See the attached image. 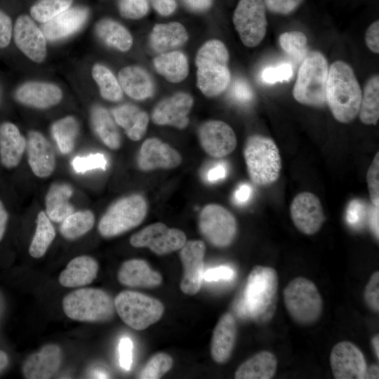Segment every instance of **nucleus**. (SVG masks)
<instances>
[{"mask_svg": "<svg viewBox=\"0 0 379 379\" xmlns=\"http://www.w3.org/2000/svg\"><path fill=\"white\" fill-rule=\"evenodd\" d=\"M361 95L352 67L343 60L333 62L328 68L326 98L334 118L343 124L352 121L358 115Z\"/></svg>", "mask_w": 379, "mask_h": 379, "instance_id": "1", "label": "nucleus"}, {"mask_svg": "<svg viewBox=\"0 0 379 379\" xmlns=\"http://www.w3.org/2000/svg\"><path fill=\"white\" fill-rule=\"evenodd\" d=\"M278 290V276L270 267L256 265L250 272L238 305L241 315L265 323L274 316Z\"/></svg>", "mask_w": 379, "mask_h": 379, "instance_id": "2", "label": "nucleus"}, {"mask_svg": "<svg viewBox=\"0 0 379 379\" xmlns=\"http://www.w3.org/2000/svg\"><path fill=\"white\" fill-rule=\"evenodd\" d=\"M229 60V51L218 39L208 40L199 48L195 58L197 86L205 96H218L227 88L231 80Z\"/></svg>", "mask_w": 379, "mask_h": 379, "instance_id": "3", "label": "nucleus"}, {"mask_svg": "<svg viewBox=\"0 0 379 379\" xmlns=\"http://www.w3.org/2000/svg\"><path fill=\"white\" fill-rule=\"evenodd\" d=\"M243 153L248 175L254 184L268 186L279 179L281 159L272 138L258 134L249 136Z\"/></svg>", "mask_w": 379, "mask_h": 379, "instance_id": "4", "label": "nucleus"}, {"mask_svg": "<svg viewBox=\"0 0 379 379\" xmlns=\"http://www.w3.org/2000/svg\"><path fill=\"white\" fill-rule=\"evenodd\" d=\"M328 64L322 53L308 52L299 67L293 96L299 103L320 107L326 104Z\"/></svg>", "mask_w": 379, "mask_h": 379, "instance_id": "5", "label": "nucleus"}, {"mask_svg": "<svg viewBox=\"0 0 379 379\" xmlns=\"http://www.w3.org/2000/svg\"><path fill=\"white\" fill-rule=\"evenodd\" d=\"M62 309L65 315L81 322H104L114 314L112 298L105 291L94 288H81L63 298Z\"/></svg>", "mask_w": 379, "mask_h": 379, "instance_id": "6", "label": "nucleus"}, {"mask_svg": "<svg viewBox=\"0 0 379 379\" xmlns=\"http://www.w3.org/2000/svg\"><path fill=\"white\" fill-rule=\"evenodd\" d=\"M283 296L287 312L298 324L310 325L321 317L322 298L311 280L302 277L292 279L284 289Z\"/></svg>", "mask_w": 379, "mask_h": 379, "instance_id": "7", "label": "nucleus"}, {"mask_svg": "<svg viewBox=\"0 0 379 379\" xmlns=\"http://www.w3.org/2000/svg\"><path fill=\"white\" fill-rule=\"evenodd\" d=\"M147 212L145 199L140 194H131L114 202L100 218L98 229L100 234L111 238L138 226Z\"/></svg>", "mask_w": 379, "mask_h": 379, "instance_id": "8", "label": "nucleus"}, {"mask_svg": "<svg viewBox=\"0 0 379 379\" xmlns=\"http://www.w3.org/2000/svg\"><path fill=\"white\" fill-rule=\"evenodd\" d=\"M114 301L121 319L137 331L157 322L164 312V307L159 300L136 291H121Z\"/></svg>", "mask_w": 379, "mask_h": 379, "instance_id": "9", "label": "nucleus"}, {"mask_svg": "<svg viewBox=\"0 0 379 379\" xmlns=\"http://www.w3.org/2000/svg\"><path fill=\"white\" fill-rule=\"evenodd\" d=\"M199 228L203 237L218 248L230 246L237 232L234 216L217 204H207L203 208L199 215Z\"/></svg>", "mask_w": 379, "mask_h": 379, "instance_id": "10", "label": "nucleus"}, {"mask_svg": "<svg viewBox=\"0 0 379 379\" xmlns=\"http://www.w3.org/2000/svg\"><path fill=\"white\" fill-rule=\"evenodd\" d=\"M232 20L244 46L255 47L263 40L267 20L262 0H240L234 10Z\"/></svg>", "mask_w": 379, "mask_h": 379, "instance_id": "11", "label": "nucleus"}, {"mask_svg": "<svg viewBox=\"0 0 379 379\" xmlns=\"http://www.w3.org/2000/svg\"><path fill=\"white\" fill-rule=\"evenodd\" d=\"M186 241V235L182 230L170 228L163 222L149 225L130 238L133 247H146L159 255L180 250Z\"/></svg>", "mask_w": 379, "mask_h": 379, "instance_id": "12", "label": "nucleus"}, {"mask_svg": "<svg viewBox=\"0 0 379 379\" xmlns=\"http://www.w3.org/2000/svg\"><path fill=\"white\" fill-rule=\"evenodd\" d=\"M330 364L335 379L365 378L367 365L364 354L350 341H341L333 346Z\"/></svg>", "mask_w": 379, "mask_h": 379, "instance_id": "13", "label": "nucleus"}, {"mask_svg": "<svg viewBox=\"0 0 379 379\" xmlns=\"http://www.w3.org/2000/svg\"><path fill=\"white\" fill-rule=\"evenodd\" d=\"M291 217L296 228L302 233H317L325 221L319 199L313 193L303 192L297 194L290 206Z\"/></svg>", "mask_w": 379, "mask_h": 379, "instance_id": "14", "label": "nucleus"}, {"mask_svg": "<svg viewBox=\"0 0 379 379\" xmlns=\"http://www.w3.org/2000/svg\"><path fill=\"white\" fill-rule=\"evenodd\" d=\"M198 137L203 149L213 157H223L231 154L237 140L232 127L220 120H209L201 124Z\"/></svg>", "mask_w": 379, "mask_h": 379, "instance_id": "15", "label": "nucleus"}, {"mask_svg": "<svg viewBox=\"0 0 379 379\" xmlns=\"http://www.w3.org/2000/svg\"><path fill=\"white\" fill-rule=\"evenodd\" d=\"M180 250L183 266L180 289L184 293L192 295L199 291L202 284L206 246L201 240H191L186 241Z\"/></svg>", "mask_w": 379, "mask_h": 379, "instance_id": "16", "label": "nucleus"}, {"mask_svg": "<svg viewBox=\"0 0 379 379\" xmlns=\"http://www.w3.org/2000/svg\"><path fill=\"white\" fill-rule=\"evenodd\" d=\"M194 104L193 97L185 92H178L161 100L154 108L152 120L157 125L185 128L189 124L188 114Z\"/></svg>", "mask_w": 379, "mask_h": 379, "instance_id": "17", "label": "nucleus"}, {"mask_svg": "<svg viewBox=\"0 0 379 379\" xmlns=\"http://www.w3.org/2000/svg\"><path fill=\"white\" fill-rule=\"evenodd\" d=\"M14 40L29 59L41 62L46 56V39L41 29L27 15H20L14 26Z\"/></svg>", "mask_w": 379, "mask_h": 379, "instance_id": "18", "label": "nucleus"}, {"mask_svg": "<svg viewBox=\"0 0 379 379\" xmlns=\"http://www.w3.org/2000/svg\"><path fill=\"white\" fill-rule=\"evenodd\" d=\"M138 165L140 170L149 171L155 169H172L182 162L180 154L159 138L145 140L141 145Z\"/></svg>", "mask_w": 379, "mask_h": 379, "instance_id": "19", "label": "nucleus"}, {"mask_svg": "<svg viewBox=\"0 0 379 379\" xmlns=\"http://www.w3.org/2000/svg\"><path fill=\"white\" fill-rule=\"evenodd\" d=\"M62 359L60 347L47 344L37 352L30 354L24 361L22 373L27 379H48L59 370Z\"/></svg>", "mask_w": 379, "mask_h": 379, "instance_id": "20", "label": "nucleus"}, {"mask_svg": "<svg viewBox=\"0 0 379 379\" xmlns=\"http://www.w3.org/2000/svg\"><path fill=\"white\" fill-rule=\"evenodd\" d=\"M26 147L28 163L34 174L39 178L51 175L55 167V156L45 136L36 131H29Z\"/></svg>", "mask_w": 379, "mask_h": 379, "instance_id": "21", "label": "nucleus"}, {"mask_svg": "<svg viewBox=\"0 0 379 379\" xmlns=\"http://www.w3.org/2000/svg\"><path fill=\"white\" fill-rule=\"evenodd\" d=\"M15 98L26 106L46 109L58 104L62 98V92L51 83L29 81L16 89Z\"/></svg>", "mask_w": 379, "mask_h": 379, "instance_id": "22", "label": "nucleus"}, {"mask_svg": "<svg viewBox=\"0 0 379 379\" xmlns=\"http://www.w3.org/2000/svg\"><path fill=\"white\" fill-rule=\"evenodd\" d=\"M89 11L86 7L69 8L51 20L43 23L41 30L48 41L65 39L77 32L86 22Z\"/></svg>", "mask_w": 379, "mask_h": 379, "instance_id": "23", "label": "nucleus"}, {"mask_svg": "<svg viewBox=\"0 0 379 379\" xmlns=\"http://www.w3.org/2000/svg\"><path fill=\"white\" fill-rule=\"evenodd\" d=\"M237 333V322L229 312L221 316L212 335L211 354L218 364H224L230 358Z\"/></svg>", "mask_w": 379, "mask_h": 379, "instance_id": "24", "label": "nucleus"}, {"mask_svg": "<svg viewBox=\"0 0 379 379\" xmlns=\"http://www.w3.org/2000/svg\"><path fill=\"white\" fill-rule=\"evenodd\" d=\"M119 281L128 287L152 288L162 282L161 275L152 270L142 259H131L124 262L119 269Z\"/></svg>", "mask_w": 379, "mask_h": 379, "instance_id": "25", "label": "nucleus"}, {"mask_svg": "<svg viewBox=\"0 0 379 379\" xmlns=\"http://www.w3.org/2000/svg\"><path fill=\"white\" fill-rule=\"evenodd\" d=\"M118 81L123 91L134 100H144L154 94V84L151 75L139 66L122 68L119 72Z\"/></svg>", "mask_w": 379, "mask_h": 379, "instance_id": "26", "label": "nucleus"}, {"mask_svg": "<svg viewBox=\"0 0 379 379\" xmlns=\"http://www.w3.org/2000/svg\"><path fill=\"white\" fill-rule=\"evenodd\" d=\"M98 263L92 257L81 255L73 258L59 275L64 287L77 288L90 284L97 277Z\"/></svg>", "mask_w": 379, "mask_h": 379, "instance_id": "27", "label": "nucleus"}, {"mask_svg": "<svg viewBox=\"0 0 379 379\" xmlns=\"http://www.w3.org/2000/svg\"><path fill=\"white\" fill-rule=\"evenodd\" d=\"M189 35L185 27L180 22L156 24L149 35L152 48L159 53L171 51L184 45Z\"/></svg>", "mask_w": 379, "mask_h": 379, "instance_id": "28", "label": "nucleus"}, {"mask_svg": "<svg viewBox=\"0 0 379 379\" xmlns=\"http://www.w3.org/2000/svg\"><path fill=\"white\" fill-rule=\"evenodd\" d=\"M26 145V140L15 124L4 122L0 125V159L5 167L19 164Z\"/></svg>", "mask_w": 379, "mask_h": 379, "instance_id": "29", "label": "nucleus"}, {"mask_svg": "<svg viewBox=\"0 0 379 379\" xmlns=\"http://www.w3.org/2000/svg\"><path fill=\"white\" fill-rule=\"evenodd\" d=\"M112 114L116 124L131 140H140L145 135L149 120L146 112L135 105L124 104L114 107Z\"/></svg>", "mask_w": 379, "mask_h": 379, "instance_id": "30", "label": "nucleus"}, {"mask_svg": "<svg viewBox=\"0 0 379 379\" xmlns=\"http://www.w3.org/2000/svg\"><path fill=\"white\" fill-rule=\"evenodd\" d=\"M73 194L72 187L67 183H53L46 195V213L55 222H62L74 213V206L69 202Z\"/></svg>", "mask_w": 379, "mask_h": 379, "instance_id": "31", "label": "nucleus"}, {"mask_svg": "<svg viewBox=\"0 0 379 379\" xmlns=\"http://www.w3.org/2000/svg\"><path fill=\"white\" fill-rule=\"evenodd\" d=\"M277 367L276 357L269 351H261L243 362L237 369V379H270Z\"/></svg>", "mask_w": 379, "mask_h": 379, "instance_id": "32", "label": "nucleus"}, {"mask_svg": "<svg viewBox=\"0 0 379 379\" xmlns=\"http://www.w3.org/2000/svg\"><path fill=\"white\" fill-rule=\"evenodd\" d=\"M155 70L171 83H180L189 73V62L185 53L171 51L159 54L153 60Z\"/></svg>", "mask_w": 379, "mask_h": 379, "instance_id": "33", "label": "nucleus"}, {"mask_svg": "<svg viewBox=\"0 0 379 379\" xmlns=\"http://www.w3.org/2000/svg\"><path fill=\"white\" fill-rule=\"evenodd\" d=\"M93 128L101 141L112 149L121 147V140L114 118L102 106H95L91 112Z\"/></svg>", "mask_w": 379, "mask_h": 379, "instance_id": "34", "label": "nucleus"}, {"mask_svg": "<svg viewBox=\"0 0 379 379\" xmlns=\"http://www.w3.org/2000/svg\"><path fill=\"white\" fill-rule=\"evenodd\" d=\"M98 36L107 46L126 52L133 46L130 32L119 22L109 18L102 19L95 25Z\"/></svg>", "mask_w": 379, "mask_h": 379, "instance_id": "35", "label": "nucleus"}, {"mask_svg": "<svg viewBox=\"0 0 379 379\" xmlns=\"http://www.w3.org/2000/svg\"><path fill=\"white\" fill-rule=\"evenodd\" d=\"M358 114L362 123L375 125L379 119V77L375 74L366 81L362 91Z\"/></svg>", "mask_w": 379, "mask_h": 379, "instance_id": "36", "label": "nucleus"}, {"mask_svg": "<svg viewBox=\"0 0 379 379\" xmlns=\"http://www.w3.org/2000/svg\"><path fill=\"white\" fill-rule=\"evenodd\" d=\"M55 237V230L46 212L38 213L35 233L32 239L29 253L34 258L43 257Z\"/></svg>", "mask_w": 379, "mask_h": 379, "instance_id": "37", "label": "nucleus"}, {"mask_svg": "<svg viewBox=\"0 0 379 379\" xmlns=\"http://www.w3.org/2000/svg\"><path fill=\"white\" fill-rule=\"evenodd\" d=\"M79 130V123L72 116L63 117L53 124L51 133L62 154L72 151Z\"/></svg>", "mask_w": 379, "mask_h": 379, "instance_id": "38", "label": "nucleus"}, {"mask_svg": "<svg viewBox=\"0 0 379 379\" xmlns=\"http://www.w3.org/2000/svg\"><path fill=\"white\" fill-rule=\"evenodd\" d=\"M94 223L95 216L91 211H79L72 213L62 222L60 232L65 239L74 240L88 232Z\"/></svg>", "mask_w": 379, "mask_h": 379, "instance_id": "39", "label": "nucleus"}, {"mask_svg": "<svg viewBox=\"0 0 379 379\" xmlns=\"http://www.w3.org/2000/svg\"><path fill=\"white\" fill-rule=\"evenodd\" d=\"M92 77L99 86L101 96L108 101L118 102L123 98V90L118 79L106 66L95 64Z\"/></svg>", "mask_w": 379, "mask_h": 379, "instance_id": "40", "label": "nucleus"}, {"mask_svg": "<svg viewBox=\"0 0 379 379\" xmlns=\"http://www.w3.org/2000/svg\"><path fill=\"white\" fill-rule=\"evenodd\" d=\"M73 0H39L30 8L31 16L45 23L71 7Z\"/></svg>", "mask_w": 379, "mask_h": 379, "instance_id": "41", "label": "nucleus"}, {"mask_svg": "<svg viewBox=\"0 0 379 379\" xmlns=\"http://www.w3.org/2000/svg\"><path fill=\"white\" fill-rule=\"evenodd\" d=\"M282 50L297 61L302 60L307 54V38L300 31L282 33L279 38Z\"/></svg>", "mask_w": 379, "mask_h": 379, "instance_id": "42", "label": "nucleus"}, {"mask_svg": "<svg viewBox=\"0 0 379 379\" xmlns=\"http://www.w3.org/2000/svg\"><path fill=\"white\" fill-rule=\"evenodd\" d=\"M173 359L165 352L153 355L142 369L139 378L158 379L166 374L173 366Z\"/></svg>", "mask_w": 379, "mask_h": 379, "instance_id": "43", "label": "nucleus"}, {"mask_svg": "<svg viewBox=\"0 0 379 379\" xmlns=\"http://www.w3.org/2000/svg\"><path fill=\"white\" fill-rule=\"evenodd\" d=\"M107 161L102 154L96 153L86 157H77L72 161V165L77 173H84L92 169L100 168L106 170Z\"/></svg>", "mask_w": 379, "mask_h": 379, "instance_id": "44", "label": "nucleus"}, {"mask_svg": "<svg viewBox=\"0 0 379 379\" xmlns=\"http://www.w3.org/2000/svg\"><path fill=\"white\" fill-rule=\"evenodd\" d=\"M148 0H119L120 14L126 18L139 19L147 15L149 11Z\"/></svg>", "mask_w": 379, "mask_h": 379, "instance_id": "45", "label": "nucleus"}, {"mask_svg": "<svg viewBox=\"0 0 379 379\" xmlns=\"http://www.w3.org/2000/svg\"><path fill=\"white\" fill-rule=\"evenodd\" d=\"M370 199L375 206H379V152L375 155L366 173Z\"/></svg>", "mask_w": 379, "mask_h": 379, "instance_id": "46", "label": "nucleus"}, {"mask_svg": "<svg viewBox=\"0 0 379 379\" xmlns=\"http://www.w3.org/2000/svg\"><path fill=\"white\" fill-rule=\"evenodd\" d=\"M292 75V65L289 63H281L276 67H269L263 69L261 78L263 82L273 84L288 81Z\"/></svg>", "mask_w": 379, "mask_h": 379, "instance_id": "47", "label": "nucleus"}, {"mask_svg": "<svg viewBox=\"0 0 379 379\" xmlns=\"http://www.w3.org/2000/svg\"><path fill=\"white\" fill-rule=\"evenodd\" d=\"M364 300L373 312L379 311V272H375L369 279L364 290Z\"/></svg>", "mask_w": 379, "mask_h": 379, "instance_id": "48", "label": "nucleus"}, {"mask_svg": "<svg viewBox=\"0 0 379 379\" xmlns=\"http://www.w3.org/2000/svg\"><path fill=\"white\" fill-rule=\"evenodd\" d=\"M265 6L272 13L287 15L294 11L303 0H262Z\"/></svg>", "mask_w": 379, "mask_h": 379, "instance_id": "49", "label": "nucleus"}, {"mask_svg": "<svg viewBox=\"0 0 379 379\" xmlns=\"http://www.w3.org/2000/svg\"><path fill=\"white\" fill-rule=\"evenodd\" d=\"M133 344L131 338L124 337L119 344V363L125 371H129L133 363Z\"/></svg>", "mask_w": 379, "mask_h": 379, "instance_id": "50", "label": "nucleus"}, {"mask_svg": "<svg viewBox=\"0 0 379 379\" xmlns=\"http://www.w3.org/2000/svg\"><path fill=\"white\" fill-rule=\"evenodd\" d=\"M235 277V271L229 266H220L204 271L203 279L207 281L232 280Z\"/></svg>", "mask_w": 379, "mask_h": 379, "instance_id": "51", "label": "nucleus"}, {"mask_svg": "<svg viewBox=\"0 0 379 379\" xmlns=\"http://www.w3.org/2000/svg\"><path fill=\"white\" fill-rule=\"evenodd\" d=\"M232 94L235 100L241 102H248L253 98V91L244 79L235 80L232 88Z\"/></svg>", "mask_w": 379, "mask_h": 379, "instance_id": "52", "label": "nucleus"}, {"mask_svg": "<svg viewBox=\"0 0 379 379\" xmlns=\"http://www.w3.org/2000/svg\"><path fill=\"white\" fill-rule=\"evenodd\" d=\"M13 25L11 18L0 10V48H6L11 42Z\"/></svg>", "mask_w": 379, "mask_h": 379, "instance_id": "53", "label": "nucleus"}, {"mask_svg": "<svg viewBox=\"0 0 379 379\" xmlns=\"http://www.w3.org/2000/svg\"><path fill=\"white\" fill-rule=\"evenodd\" d=\"M365 43L370 51L379 53V21L369 25L365 33Z\"/></svg>", "mask_w": 379, "mask_h": 379, "instance_id": "54", "label": "nucleus"}, {"mask_svg": "<svg viewBox=\"0 0 379 379\" xmlns=\"http://www.w3.org/2000/svg\"><path fill=\"white\" fill-rule=\"evenodd\" d=\"M155 11L161 15L172 14L177 8L175 0H150Z\"/></svg>", "mask_w": 379, "mask_h": 379, "instance_id": "55", "label": "nucleus"}, {"mask_svg": "<svg viewBox=\"0 0 379 379\" xmlns=\"http://www.w3.org/2000/svg\"><path fill=\"white\" fill-rule=\"evenodd\" d=\"M226 174V166L224 164H218L208 171L206 178L211 182H215L225 178Z\"/></svg>", "mask_w": 379, "mask_h": 379, "instance_id": "56", "label": "nucleus"}, {"mask_svg": "<svg viewBox=\"0 0 379 379\" xmlns=\"http://www.w3.org/2000/svg\"><path fill=\"white\" fill-rule=\"evenodd\" d=\"M187 8L195 12H204L209 9L213 0H182Z\"/></svg>", "mask_w": 379, "mask_h": 379, "instance_id": "57", "label": "nucleus"}, {"mask_svg": "<svg viewBox=\"0 0 379 379\" xmlns=\"http://www.w3.org/2000/svg\"><path fill=\"white\" fill-rule=\"evenodd\" d=\"M252 189L247 184L241 185L234 192V201L238 204H245L250 198Z\"/></svg>", "mask_w": 379, "mask_h": 379, "instance_id": "58", "label": "nucleus"}, {"mask_svg": "<svg viewBox=\"0 0 379 379\" xmlns=\"http://www.w3.org/2000/svg\"><path fill=\"white\" fill-rule=\"evenodd\" d=\"M356 201L352 202L347 209V220L350 224H356L360 220L361 208Z\"/></svg>", "mask_w": 379, "mask_h": 379, "instance_id": "59", "label": "nucleus"}, {"mask_svg": "<svg viewBox=\"0 0 379 379\" xmlns=\"http://www.w3.org/2000/svg\"><path fill=\"white\" fill-rule=\"evenodd\" d=\"M370 225L375 237L378 239V206H375L371 213Z\"/></svg>", "mask_w": 379, "mask_h": 379, "instance_id": "60", "label": "nucleus"}, {"mask_svg": "<svg viewBox=\"0 0 379 379\" xmlns=\"http://www.w3.org/2000/svg\"><path fill=\"white\" fill-rule=\"evenodd\" d=\"M8 221V213L0 201V241L2 239Z\"/></svg>", "mask_w": 379, "mask_h": 379, "instance_id": "61", "label": "nucleus"}, {"mask_svg": "<svg viewBox=\"0 0 379 379\" xmlns=\"http://www.w3.org/2000/svg\"><path fill=\"white\" fill-rule=\"evenodd\" d=\"M365 378H378V366L373 365L369 369L367 368Z\"/></svg>", "mask_w": 379, "mask_h": 379, "instance_id": "62", "label": "nucleus"}, {"mask_svg": "<svg viewBox=\"0 0 379 379\" xmlns=\"http://www.w3.org/2000/svg\"><path fill=\"white\" fill-rule=\"evenodd\" d=\"M8 357L6 352L0 350V373L8 366Z\"/></svg>", "mask_w": 379, "mask_h": 379, "instance_id": "63", "label": "nucleus"}, {"mask_svg": "<svg viewBox=\"0 0 379 379\" xmlns=\"http://www.w3.org/2000/svg\"><path fill=\"white\" fill-rule=\"evenodd\" d=\"M372 346L373 347L374 353L377 357V359H379V336L378 335H375L372 340Z\"/></svg>", "mask_w": 379, "mask_h": 379, "instance_id": "64", "label": "nucleus"}]
</instances>
